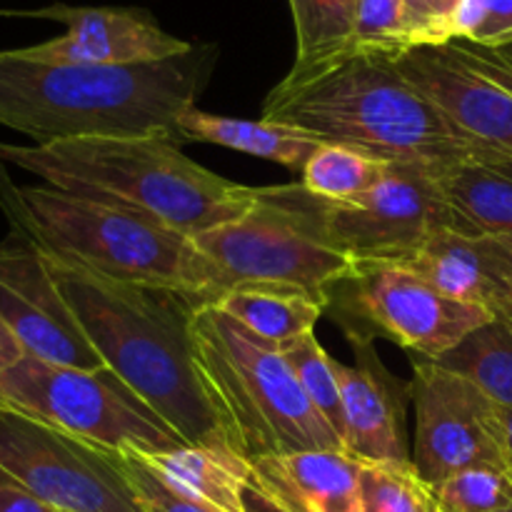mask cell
Returning <instances> with one entry per match:
<instances>
[{
    "instance_id": "obj_14",
    "label": "cell",
    "mask_w": 512,
    "mask_h": 512,
    "mask_svg": "<svg viewBox=\"0 0 512 512\" xmlns=\"http://www.w3.org/2000/svg\"><path fill=\"white\" fill-rule=\"evenodd\" d=\"M0 320L25 355L80 370H108L85 338L48 258L18 230L0 243Z\"/></svg>"
},
{
    "instance_id": "obj_23",
    "label": "cell",
    "mask_w": 512,
    "mask_h": 512,
    "mask_svg": "<svg viewBox=\"0 0 512 512\" xmlns=\"http://www.w3.org/2000/svg\"><path fill=\"white\" fill-rule=\"evenodd\" d=\"M213 305L250 333L275 345L315 333V325L328 310V305L313 295L283 288L228 290Z\"/></svg>"
},
{
    "instance_id": "obj_16",
    "label": "cell",
    "mask_w": 512,
    "mask_h": 512,
    "mask_svg": "<svg viewBox=\"0 0 512 512\" xmlns=\"http://www.w3.org/2000/svg\"><path fill=\"white\" fill-rule=\"evenodd\" d=\"M355 365L338 363L345 408V453L358 463H413L405 440V400L410 385H400L378 358L373 335L345 330Z\"/></svg>"
},
{
    "instance_id": "obj_3",
    "label": "cell",
    "mask_w": 512,
    "mask_h": 512,
    "mask_svg": "<svg viewBox=\"0 0 512 512\" xmlns=\"http://www.w3.org/2000/svg\"><path fill=\"white\" fill-rule=\"evenodd\" d=\"M0 163L63 193L148 215L188 238L233 223L255 208V188L203 168L168 135L0 143Z\"/></svg>"
},
{
    "instance_id": "obj_8",
    "label": "cell",
    "mask_w": 512,
    "mask_h": 512,
    "mask_svg": "<svg viewBox=\"0 0 512 512\" xmlns=\"http://www.w3.org/2000/svg\"><path fill=\"white\" fill-rule=\"evenodd\" d=\"M0 408L113 453L188 445L110 370H80L25 355L0 375Z\"/></svg>"
},
{
    "instance_id": "obj_25",
    "label": "cell",
    "mask_w": 512,
    "mask_h": 512,
    "mask_svg": "<svg viewBox=\"0 0 512 512\" xmlns=\"http://www.w3.org/2000/svg\"><path fill=\"white\" fill-rule=\"evenodd\" d=\"M393 163L358 148L340 143H323L300 173V183L308 193L325 200H355L378 188Z\"/></svg>"
},
{
    "instance_id": "obj_18",
    "label": "cell",
    "mask_w": 512,
    "mask_h": 512,
    "mask_svg": "<svg viewBox=\"0 0 512 512\" xmlns=\"http://www.w3.org/2000/svg\"><path fill=\"white\" fill-rule=\"evenodd\" d=\"M250 480L285 512H360V463L345 450L255 460Z\"/></svg>"
},
{
    "instance_id": "obj_37",
    "label": "cell",
    "mask_w": 512,
    "mask_h": 512,
    "mask_svg": "<svg viewBox=\"0 0 512 512\" xmlns=\"http://www.w3.org/2000/svg\"><path fill=\"white\" fill-rule=\"evenodd\" d=\"M498 512H512V508H508V510H498Z\"/></svg>"
},
{
    "instance_id": "obj_24",
    "label": "cell",
    "mask_w": 512,
    "mask_h": 512,
    "mask_svg": "<svg viewBox=\"0 0 512 512\" xmlns=\"http://www.w3.org/2000/svg\"><path fill=\"white\" fill-rule=\"evenodd\" d=\"M435 363L465 375L495 403L512 408V320H490Z\"/></svg>"
},
{
    "instance_id": "obj_13",
    "label": "cell",
    "mask_w": 512,
    "mask_h": 512,
    "mask_svg": "<svg viewBox=\"0 0 512 512\" xmlns=\"http://www.w3.org/2000/svg\"><path fill=\"white\" fill-rule=\"evenodd\" d=\"M410 398L415 408L413 465L428 488L478 465L508 468L498 403L473 380L423 360L415 363Z\"/></svg>"
},
{
    "instance_id": "obj_19",
    "label": "cell",
    "mask_w": 512,
    "mask_h": 512,
    "mask_svg": "<svg viewBox=\"0 0 512 512\" xmlns=\"http://www.w3.org/2000/svg\"><path fill=\"white\" fill-rule=\"evenodd\" d=\"M435 180L458 233L485 235L512 248V165L468 158L438 165Z\"/></svg>"
},
{
    "instance_id": "obj_35",
    "label": "cell",
    "mask_w": 512,
    "mask_h": 512,
    "mask_svg": "<svg viewBox=\"0 0 512 512\" xmlns=\"http://www.w3.org/2000/svg\"><path fill=\"white\" fill-rule=\"evenodd\" d=\"M243 505H245V512H285L283 508H278V505H275L273 500L263 493V490L255 488L253 480L245 485Z\"/></svg>"
},
{
    "instance_id": "obj_15",
    "label": "cell",
    "mask_w": 512,
    "mask_h": 512,
    "mask_svg": "<svg viewBox=\"0 0 512 512\" xmlns=\"http://www.w3.org/2000/svg\"><path fill=\"white\" fill-rule=\"evenodd\" d=\"M10 15L55 20L65 25L60 38L18 48L20 55L43 63L138 65L178 58L195 48L188 40L165 33L148 13L133 8H75L55 3Z\"/></svg>"
},
{
    "instance_id": "obj_28",
    "label": "cell",
    "mask_w": 512,
    "mask_h": 512,
    "mask_svg": "<svg viewBox=\"0 0 512 512\" xmlns=\"http://www.w3.org/2000/svg\"><path fill=\"white\" fill-rule=\"evenodd\" d=\"M438 512H498L512 508V470L478 465L435 485Z\"/></svg>"
},
{
    "instance_id": "obj_11",
    "label": "cell",
    "mask_w": 512,
    "mask_h": 512,
    "mask_svg": "<svg viewBox=\"0 0 512 512\" xmlns=\"http://www.w3.org/2000/svg\"><path fill=\"white\" fill-rule=\"evenodd\" d=\"M0 478L60 512H145L120 453L0 408Z\"/></svg>"
},
{
    "instance_id": "obj_9",
    "label": "cell",
    "mask_w": 512,
    "mask_h": 512,
    "mask_svg": "<svg viewBox=\"0 0 512 512\" xmlns=\"http://www.w3.org/2000/svg\"><path fill=\"white\" fill-rule=\"evenodd\" d=\"M255 208L233 223L200 233L205 258L223 273L228 290L283 288L308 293L330 305V295L355 263L330 248L303 220L255 188Z\"/></svg>"
},
{
    "instance_id": "obj_7",
    "label": "cell",
    "mask_w": 512,
    "mask_h": 512,
    "mask_svg": "<svg viewBox=\"0 0 512 512\" xmlns=\"http://www.w3.org/2000/svg\"><path fill=\"white\" fill-rule=\"evenodd\" d=\"M438 168V165H435ZM430 165L393 163L383 183L355 200H325L303 183L260 188L323 243L358 263H403L430 235L458 230Z\"/></svg>"
},
{
    "instance_id": "obj_17",
    "label": "cell",
    "mask_w": 512,
    "mask_h": 512,
    "mask_svg": "<svg viewBox=\"0 0 512 512\" xmlns=\"http://www.w3.org/2000/svg\"><path fill=\"white\" fill-rule=\"evenodd\" d=\"M395 265L413 270L450 298L488 310L493 320H512V248L500 240L440 230Z\"/></svg>"
},
{
    "instance_id": "obj_26",
    "label": "cell",
    "mask_w": 512,
    "mask_h": 512,
    "mask_svg": "<svg viewBox=\"0 0 512 512\" xmlns=\"http://www.w3.org/2000/svg\"><path fill=\"white\" fill-rule=\"evenodd\" d=\"M280 353L293 368L300 388L305 390L313 408L328 420L330 428L335 430L340 440H345V408H343V390L338 380V360L330 358L328 350L320 345L315 333L295 338L290 343L278 345ZM345 448V445H343Z\"/></svg>"
},
{
    "instance_id": "obj_2",
    "label": "cell",
    "mask_w": 512,
    "mask_h": 512,
    "mask_svg": "<svg viewBox=\"0 0 512 512\" xmlns=\"http://www.w3.org/2000/svg\"><path fill=\"white\" fill-rule=\"evenodd\" d=\"M215 60V45L138 65L43 63L0 50V125L35 143L168 135L183 145L178 118L203 93Z\"/></svg>"
},
{
    "instance_id": "obj_27",
    "label": "cell",
    "mask_w": 512,
    "mask_h": 512,
    "mask_svg": "<svg viewBox=\"0 0 512 512\" xmlns=\"http://www.w3.org/2000/svg\"><path fill=\"white\" fill-rule=\"evenodd\" d=\"M360 512H438L413 463H360Z\"/></svg>"
},
{
    "instance_id": "obj_33",
    "label": "cell",
    "mask_w": 512,
    "mask_h": 512,
    "mask_svg": "<svg viewBox=\"0 0 512 512\" xmlns=\"http://www.w3.org/2000/svg\"><path fill=\"white\" fill-rule=\"evenodd\" d=\"M0 512H60V510H55L53 505L35 498L33 493H28L25 488L15 485L13 480L0 478Z\"/></svg>"
},
{
    "instance_id": "obj_5",
    "label": "cell",
    "mask_w": 512,
    "mask_h": 512,
    "mask_svg": "<svg viewBox=\"0 0 512 512\" xmlns=\"http://www.w3.org/2000/svg\"><path fill=\"white\" fill-rule=\"evenodd\" d=\"M263 120L288 123L400 165L478 158L443 113L400 73L393 58L355 55L303 85L278 83Z\"/></svg>"
},
{
    "instance_id": "obj_6",
    "label": "cell",
    "mask_w": 512,
    "mask_h": 512,
    "mask_svg": "<svg viewBox=\"0 0 512 512\" xmlns=\"http://www.w3.org/2000/svg\"><path fill=\"white\" fill-rule=\"evenodd\" d=\"M190 335L200 383L240 458L255 463L298 450H345L278 345L213 303L198 308Z\"/></svg>"
},
{
    "instance_id": "obj_21",
    "label": "cell",
    "mask_w": 512,
    "mask_h": 512,
    "mask_svg": "<svg viewBox=\"0 0 512 512\" xmlns=\"http://www.w3.org/2000/svg\"><path fill=\"white\" fill-rule=\"evenodd\" d=\"M150 468L173 488L213 505L220 512H245L243 490L250 483V463L228 448L180 445L163 453H140Z\"/></svg>"
},
{
    "instance_id": "obj_34",
    "label": "cell",
    "mask_w": 512,
    "mask_h": 512,
    "mask_svg": "<svg viewBox=\"0 0 512 512\" xmlns=\"http://www.w3.org/2000/svg\"><path fill=\"white\" fill-rule=\"evenodd\" d=\"M20 358H25L23 345L15 340V335L10 333L3 325V320H0V375H3L5 370L13 368Z\"/></svg>"
},
{
    "instance_id": "obj_10",
    "label": "cell",
    "mask_w": 512,
    "mask_h": 512,
    "mask_svg": "<svg viewBox=\"0 0 512 512\" xmlns=\"http://www.w3.org/2000/svg\"><path fill=\"white\" fill-rule=\"evenodd\" d=\"M328 308L343 330L380 333L433 363L493 320L488 310L450 298L395 263L355 265L333 290Z\"/></svg>"
},
{
    "instance_id": "obj_12",
    "label": "cell",
    "mask_w": 512,
    "mask_h": 512,
    "mask_svg": "<svg viewBox=\"0 0 512 512\" xmlns=\"http://www.w3.org/2000/svg\"><path fill=\"white\" fill-rule=\"evenodd\" d=\"M395 65L480 160L512 165V43L485 48L455 38L408 50Z\"/></svg>"
},
{
    "instance_id": "obj_1",
    "label": "cell",
    "mask_w": 512,
    "mask_h": 512,
    "mask_svg": "<svg viewBox=\"0 0 512 512\" xmlns=\"http://www.w3.org/2000/svg\"><path fill=\"white\" fill-rule=\"evenodd\" d=\"M45 258L105 368L188 445L233 450L198 378L190 335L193 315L213 300L105 278L60 255Z\"/></svg>"
},
{
    "instance_id": "obj_30",
    "label": "cell",
    "mask_w": 512,
    "mask_h": 512,
    "mask_svg": "<svg viewBox=\"0 0 512 512\" xmlns=\"http://www.w3.org/2000/svg\"><path fill=\"white\" fill-rule=\"evenodd\" d=\"M123 468L128 473L130 485H133L135 495H138L140 505L145 512H220L213 505L195 500L185 495L183 490L173 488L163 475L155 473L148 465V460L135 450H123L120 453Z\"/></svg>"
},
{
    "instance_id": "obj_31",
    "label": "cell",
    "mask_w": 512,
    "mask_h": 512,
    "mask_svg": "<svg viewBox=\"0 0 512 512\" xmlns=\"http://www.w3.org/2000/svg\"><path fill=\"white\" fill-rule=\"evenodd\" d=\"M503 48L512 43V0H463L453 25V40Z\"/></svg>"
},
{
    "instance_id": "obj_32",
    "label": "cell",
    "mask_w": 512,
    "mask_h": 512,
    "mask_svg": "<svg viewBox=\"0 0 512 512\" xmlns=\"http://www.w3.org/2000/svg\"><path fill=\"white\" fill-rule=\"evenodd\" d=\"M460 5L463 0H423V15L415 30V48L443 45L453 40V25Z\"/></svg>"
},
{
    "instance_id": "obj_4",
    "label": "cell",
    "mask_w": 512,
    "mask_h": 512,
    "mask_svg": "<svg viewBox=\"0 0 512 512\" xmlns=\"http://www.w3.org/2000/svg\"><path fill=\"white\" fill-rule=\"evenodd\" d=\"M0 163V210L10 230L50 255L105 278L168 288L215 300L228 293L223 273L193 238L115 205L95 203L50 185H18Z\"/></svg>"
},
{
    "instance_id": "obj_20",
    "label": "cell",
    "mask_w": 512,
    "mask_h": 512,
    "mask_svg": "<svg viewBox=\"0 0 512 512\" xmlns=\"http://www.w3.org/2000/svg\"><path fill=\"white\" fill-rule=\"evenodd\" d=\"M178 133L183 143H213L223 148L248 153L253 158L270 160L283 168L303 173L310 155L325 143L310 130L295 128L275 120H243L228 115H213L198 105L183 110L178 118Z\"/></svg>"
},
{
    "instance_id": "obj_22",
    "label": "cell",
    "mask_w": 512,
    "mask_h": 512,
    "mask_svg": "<svg viewBox=\"0 0 512 512\" xmlns=\"http://www.w3.org/2000/svg\"><path fill=\"white\" fill-rule=\"evenodd\" d=\"M295 23V63L280 83L303 85L355 58L358 0H288Z\"/></svg>"
},
{
    "instance_id": "obj_29",
    "label": "cell",
    "mask_w": 512,
    "mask_h": 512,
    "mask_svg": "<svg viewBox=\"0 0 512 512\" xmlns=\"http://www.w3.org/2000/svg\"><path fill=\"white\" fill-rule=\"evenodd\" d=\"M353 50L355 55L393 60L413 50L405 23V0H358Z\"/></svg>"
},
{
    "instance_id": "obj_36",
    "label": "cell",
    "mask_w": 512,
    "mask_h": 512,
    "mask_svg": "<svg viewBox=\"0 0 512 512\" xmlns=\"http://www.w3.org/2000/svg\"><path fill=\"white\" fill-rule=\"evenodd\" d=\"M498 423H500V443H503L505 460H508V468L512 470V408L498 405Z\"/></svg>"
}]
</instances>
